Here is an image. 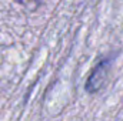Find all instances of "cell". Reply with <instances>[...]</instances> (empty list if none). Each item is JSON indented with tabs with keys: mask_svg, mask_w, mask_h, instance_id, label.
<instances>
[{
	"mask_svg": "<svg viewBox=\"0 0 123 121\" xmlns=\"http://www.w3.org/2000/svg\"><path fill=\"white\" fill-rule=\"evenodd\" d=\"M109 70H110V61L109 60H103L99 64H96L86 80V86H85L86 91L90 94H94L100 90L107 80Z\"/></svg>",
	"mask_w": 123,
	"mask_h": 121,
	"instance_id": "obj_1",
	"label": "cell"
}]
</instances>
